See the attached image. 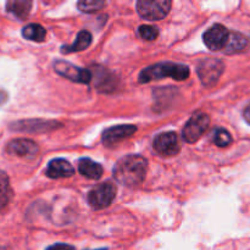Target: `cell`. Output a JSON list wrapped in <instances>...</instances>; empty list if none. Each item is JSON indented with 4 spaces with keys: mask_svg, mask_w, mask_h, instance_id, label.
<instances>
[{
    "mask_svg": "<svg viewBox=\"0 0 250 250\" xmlns=\"http://www.w3.org/2000/svg\"><path fill=\"white\" fill-rule=\"evenodd\" d=\"M7 153L19 158H34L38 154L39 148L31 139H14L7 144Z\"/></svg>",
    "mask_w": 250,
    "mask_h": 250,
    "instance_id": "cell-11",
    "label": "cell"
},
{
    "mask_svg": "<svg viewBox=\"0 0 250 250\" xmlns=\"http://www.w3.org/2000/svg\"><path fill=\"white\" fill-rule=\"evenodd\" d=\"M243 116H244V120H246V121L250 125V105H248V106L244 109Z\"/></svg>",
    "mask_w": 250,
    "mask_h": 250,
    "instance_id": "cell-24",
    "label": "cell"
},
{
    "mask_svg": "<svg viewBox=\"0 0 250 250\" xmlns=\"http://www.w3.org/2000/svg\"><path fill=\"white\" fill-rule=\"evenodd\" d=\"M171 77L176 81H185L189 77V68L186 65L173 62H161L144 68L139 73V82L149 83L153 81Z\"/></svg>",
    "mask_w": 250,
    "mask_h": 250,
    "instance_id": "cell-2",
    "label": "cell"
},
{
    "mask_svg": "<svg viewBox=\"0 0 250 250\" xmlns=\"http://www.w3.org/2000/svg\"><path fill=\"white\" fill-rule=\"evenodd\" d=\"M95 250H107L106 248H102V249H95Z\"/></svg>",
    "mask_w": 250,
    "mask_h": 250,
    "instance_id": "cell-26",
    "label": "cell"
},
{
    "mask_svg": "<svg viewBox=\"0 0 250 250\" xmlns=\"http://www.w3.org/2000/svg\"><path fill=\"white\" fill-rule=\"evenodd\" d=\"M248 46V39L239 32H229V41L225 46V53L226 54H237L246 50Z\"/></svg>",
    "mask_w": 250,
    "mask_h": 250,
    "instance_id": "cell-15",
    "label": "cell"
},
{
    "mask_svg": "<svg viewBox=\"0 0 250 250\" xmlns=\"http://www.w3.org/2000/svg\"><path fill=\"white\" fill-rule=\"evenodd\" d=\"M138 33L144 41H155L159 37V28L150 24H143L139 27Z\"/></svg>",
    "mask_w": 250,
    "mask_h": 250,
    "instance_id": "cell-22",
    "label": "cell"
},
{
    "mask_svg": "<svg viewBox=\"0 0 250 250\" xmlns=\"http://www.w3.org/2000/svg\"><path fill=\"white\" fill-rule=\"evenodd\" d=\"M105 5L104 1H99V0H83V1H78L77 6L82 12H87V14H93L102 9Z\"/></svg>",
    "mask_w": 250,
    "mask_h": 250,
    "instance_id": "cell-21",
    "label": "cell"
},
{
    "mask_svg": "<svg viewBox=\"0 0 250 250\" xmlns=\"http://www.w3.org/2000/svg\"><path fill=\"white\" fill-rule=\"evenodd\" d=\"M54 68H55L56 73H59L62 77L67 78V80L72 81V82L87 84V83H89L92 81V73H90L89 70L77 67V66L67 62V61H55L54 62Z\"/></svg>",
    "mask_w": 250,
    "mask_h": 250,
    "instance_id": "cell-7",
    "label": "cell"
},
{
    "mask_svg": "<svg viewBox=\"0 0 250 250\" xmlns=\"http://www.w3.org/2000/svg\"><path fill=\"white\" fill-rule=\"evenodd\" d=\"M224 62L219 59L208 58L200 61L198 65L197 72L200 78V82L205 87H212L217 83L224 72Z\"/></svg>",
    "mask_w": 250,
    "mask_h": 250,
    "instance_id": "cell-4",
    "label": "cell"
},
{
    "mask_svg": "<svg viewBox=\"0 0 250 250\" xmlns=\"http://www.w3.org/2000/svg\"><path fill=\"white\" fill-rule=\"evenodd\" d=\"M92 44V34L88 31H81L77 34V38L73 42V44L71 45H63L61 48V53L62 54H71L76 53V51H82L84 49H87L88 46Z\"/></svg>",
    "mask_w": 250,
    "mask_h": 250,
    "instance_id": "cell-16",
    "label": "cell"
},
{
    "mask_svg": "<svg viewBox=\"0 0 250 250\" xmlns=\"http://www.w3.org/2000/svg\"><path fill=\"white\" fill-rule=\"evenodd\" d=\"M148 170V161L143 156L128 155L117 161L115 165L114 177L126 187H137L142 185Z\"/></svg>",
    "mask_w": 250,
    "mask_h": 250,
    "instance_id": "cell-1",
    "label": "cell"
},
{
    "mask_svg": "<svg viewBox=\"0 0 250 250\" xmlns=\"http://www.w3.org/2000/svg\"><path fill=\"white\" fill-rule=\"evenodd\" d=\"M212 141L220 148H224V146H229L232 143V137L229 134V131L224 128H216L212 132Z\"/></svg>",
    "mask_w": 250,
    "mask_h": 250,
    "instance_id": "cell-20",
    "label": "cell"
},
{
    "mask_svg": "<svg viewBox=\"0 0 250 250\" xmlns=\"http://www.w3.org/2000/svg\"><path fill=\"white\" fill-rule=\"evenodd\" d=\"M78 172L90 180H99L103 176L104 170H103L102 165L97 164L95 161L88 158H83L78 161Z\"/></svg>",
    "mask_w": 250,
    "mask_h": 250,
    "instance_id": "cell-14",
    "label": "cell"
},
{
    "mask_svg": "<svg viewBox=\"0 0 250 250\" xmlns=\"http://www.w3.org/2000/svg\"><path fill=\"white\" fill-rule=\"evenodd\" d=\"M32 2L27 1V0H14V1H9L6 4L7 12L16 16L17 19L24 20L28 16L29 11H31Z\"/></svg>",
    "mask_w": 250,
    "mask_h": 250,
    "instance_id": "cell-17",
    "label": "cell"
},
{
    "mask_svg": "<svg viewBox=\"0 0 250 250\" xmlns=\"http://www.w3.org/2000/svg\"><path fill=\"white\" fill-rule=\"evenodd\" d=\"M12 198V189L10 180L4 171L0 170V210L4 209Z\"/></svg>",
    "mask_w": 250,
    "mask_h": 250,
    "instance_id": "cell-19",
    "label": "cell"
},
{
    "mask_svg": "<svg viewBox=\"0 0 250 250\" xmlns=\"http://www.w3.org/2000/svg\"><path fill=\"white\" fill-rule=\"evenodd\" d=\"M116 198V187L105 182L93 188L88 194V203L94 210H102L109 207Z\"/></svg>",
    "mask_w": 250,
    "mask_h": 250,
    "instance_id": "cell-5",
    "label": "cell"
},
{
    "mask_svg": "<svg viewBox=\"0 0 250 250\" xmlns=\"http://www.w3.org/2000/svg\"><path fill=\"white\" fill-rule=\"evenodd\" d=\"M153 146L156 153L164 156H175L181 149L180 141L175 132H165L156 136L153 142Z\"/></svg>",
    "mask_w": 250,
    "mask_h": 250,
    "instance_id": "cell-8",
    "label": "cell"
},
{
    "mask_svg": "<svg viewBox=\"0 0 250 250\" xmlns=\"http://www.w3.org/2000/svg\"><path fill=\"white\" fill-rule=\"evenodd\" d=\"M22 36L28 41L43 42L45 39L46 31L38 23H29L22 28Z\"/></svg>",
    "mask_w": 250,
    "mask_h": 250,
    "instance_id": "cell-18",
    "label": "cell"
},
{
    "mask_svg": "<svg viewBox=\"0 0 250 250\" xmlns=\"http://www.w3.org/2000/svg\"><path fill=\"white\" fill-rule=\"evenodd\" d=\"M60 125L56 121H45V120H26V121L16 122L11 126L15 131L21 132H34V133H42V132L51 131L58 128Z\"/></svg>",
    "mask_w": 250,
    "mask_h": 250,
    "instance_id": "cell-12",
    "label": "cell"
},
{
    "mask_svg": "<svg viewBox=\"0 0 250 250\" xmlns=\"http://www.w3.org/2000/svg\"><path fill=\"white\" fill-rule=\"evenodd\" d=\"M136 131L137 127L133 125H120V126L110 127L103 132L102 142L104 146H115L124 139L131 137L132 134L136 133Z\"/></svg>",
    "mask_w": 250,
    "mask_h": 250,
    "instance_id": "cell-10",
    "label": "cell"
},
{
    "mask_svg": "<svg viewBox=\"0 0 250 250\" xmlns=\"http://www.w3.org/2000/svg\"><path fill=\"white\" fill-rule=\"evenodd\" d=\"M6 93L2 92V90H0V104H2V103L6 102Z\"/></svg>",
    "mask_w": 250,
    "mask_h": 250,
    "instance_id": "cell-25",
    "label": "cell"
},
{
    "mask_svg": "<svg viewBox=\"0 0 250 250\" xmlns=\"http://www.w3.org/2000/svg\"><path fill=\"white\" fill-rule=\"evenodd\" d=\"M229 32L227 28L222 24H214L210 27L203 36V41H204L205 45L210 49V50H221L226 46L227 41H229Z\"/></svg>",
    "mask_w": 250,
    "mask_h": 250,
    "instance_id": "cell-9",
    "label": "cell"
},
{
    "mask_svg": "<svg viewBox=\"0 0 250 250\" xmlns=\"http://www.w3.org/2000/svg\"><path fill=\"white\" fill-rule=\"evenodd\" d=\"M172 2L170 0H139L137 2L138 14L149 21H160L167 16Z\"/></svg>",
    "mask_w": 250,
    "mask_h": 250,
    "instance_id": "cell-3",
    "label": "cell"
},
{
    "mask_svg": "<svg viewBox=\"0 0 250 250\" xmlns=\"http://www.w3.org/2000/svg\"><path fill=\"white\" fill-rule=\"evenodd\" d=\"M46 250H76V249L75 247L70 246V244L59 243V244H54V246L49 247V248H46Z\"/></svg>",
    "mask_w": 250,
    "mask_h": 250,
    "instance_id": "cell-23",
    "label": "cell"
},
{
    "mask_svg": "<svg viewBox=\"0 0 250 250\" xmlns=\"http://www.w3.org/2000/svg\"><path fill=\"white\" fill-rule=\"evenodd\" d=\"M73 175H75V168L65 159H54L46 167V176L49 178H65Z\"/></svg>",
    "mask_w": 250,
    "mask_h": 250,
    "instance_id": "cell-13",
    "label": "cell"
},
{
    "mask_svg": "<svg viewBox=\"0 0 250 250\" xmlns=\"http://www.w3.org/2000/svg\"><path fill=\"white\" fill-rule=\"evenodd\" d=\"M210 125V117L204 112H197L193 115L183 128V139L187 143H195L204 134Z\"/></svg>",
    "mask_w": 250,
    "mask_h": 250,
    "instance_id": "cell-6",
    "label": "cell"
}]
</instances>
